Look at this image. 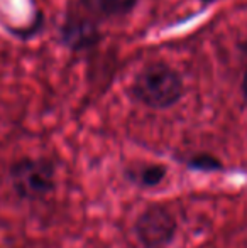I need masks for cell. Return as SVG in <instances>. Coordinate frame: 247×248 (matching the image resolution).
Masks as SVG:
<instances>
[{"mask_svg":"<svg viewBox=\"0 0 247 248\" xmlns=\"http://www.w3.org/2000/svg\"><path fill=\"white\" fill-rule=\"evenodd\" d=\"M242 93H244L246 100H247V69L244 73V79H242Z\"/></svg>","mask_w":247,"mask_h":248,"instance_id":"7","label":"cell"},{"mask_svg":"<svg viewBox=\"0 0 247 248\" xmlns=\"http://www.w3.org/2000/svg\"><path fill=\"white\" fill-rule=\"evenodd\" d=\"M135 232L146 248H163L175 236L176 221L165 208L154 206L141 215Z\"/></svg>","mask_w":247,"mask_h":248,"instance_id":"3","label":"cell"},{"mask_svg":"<svg viewBox=\"0 0 247 248\" xmlns=\"http://www.w3.org/2000/svg\"><path fill=\"white\" fill-rule=\"evenodd\" d=\"M193 167H201V169H207V170H212V169H220V162L217 159L210 155H201L198 157L197 160H193Z\"/></svg>","mask_w":247,"mask_h":248,"instance_id":"6","label":"cell"},{"mask_svg":"<svg viewBox=\"0 0 247 248\" xmlns=\"http://www.w3.org/2000/svg\"><path fill=\"white\" fill-rule=\"evenodd\" d=\"M163 177H165V167L151 166L142 170V174L139 176V181H141L144 186H152V184H158Z\"/></svg>","mask_w":247,"mask_h":248,"instance_id":"5","label":"cell"},{"mask_svg":"<svg viewBox=\"0 0 247 248\" xmlns=\"http://www.w3.org/2000/svg\"><path fill=\"white\" fill-rule=\"evenodd\" d=\"M14 189L22 198L37 199L53 189V167L43 160H20L10 170Z\"/></svg>","mask_w":247,"mask_h":248,"instance_id":"2","label":"cell"},{"mask_svg":"<svg viewBox=\"0 0 247 248\" xmlns=\"http://www.w3.org/2000/svg\"><path fill=\"white\" fill-rule=\"evenodd\" d=\"M90 10L100 16H119L131 9L135 0H83Z\"/></svg>","mask_w":247,"mask_h":248,"instance_id":"4","label":"cell"},{"mask_svg":"<svg viewBox=\"0 0 247 248\" xmlns=\"http://www.w3.org/2000/svg\"><path fill=\"white\" fill-rule=\"evenodd\" d=\"M134 95L139 101L152 108L175 105L183 95V81L176 71L165 64L146 68L135 78Z\"/></svg>","mask_w":247,"mask_h":248,"instance_id":"1","label":"cell"}]
</instances>
